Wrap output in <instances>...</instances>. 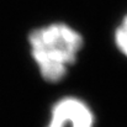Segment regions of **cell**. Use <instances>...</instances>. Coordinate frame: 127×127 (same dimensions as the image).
<instances>
[{"label":"cell","instance_id":"3","mask_svg":"<svg viewBox=\"0 0 127 127\" xmlns=\"http://www.w3.org/2000/svg\"><path fill=\"white\" fill-rule=\"evenodd\" d=\"M114 43L116 49L127 58V12L122 16L114 31Z\"/></svg>","mask_w":127,"mask_h":127},{"label":"cell","instance_id":"2","mask_svg":"<svg viewBox=\"0 0 127 127\" xmlns=\"http://www.w3.org/2000/svg\"><path fill=\"white\" fill-rule=\"evenodd\" d=\"M96 117L84 99L67 95L51 107V117L46 127H95Z\"/></svg>","mask_w":127,"mask_h":127},{"label":"cell","instance_id":"1","mask_svg":"<svg viewBox=\"0 0 127 127\" xmlns=\"http://www.w3.org/2000/svg\"><path fill=\"white\" fill-rule=\"evenodd\" d=\"M30 52L47 83H59L78 62L84 48L83 35L65 22H52L29 35Z\"/></svg>","mask_w":127,"mask_h":127}]
</instances>
